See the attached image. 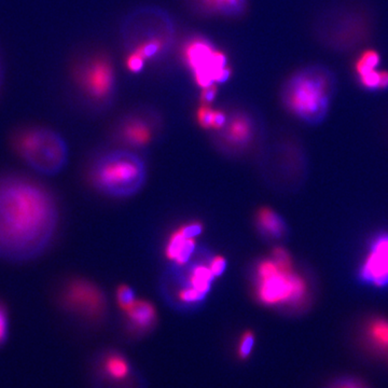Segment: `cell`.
I'll return each mask as SVG.
<instances>
[{"label": "cell", "instance_id": "obj_4", "mask_svg": "<svg viewBox=\"0 0 388 388\" xmlns=\"http://www.w3.org/2000/svg\"><path fill=\"white\" fill-rule=\"evenodd\" d=\"M120 39L128 55L147 61L164 59L176 42L172 15L157 6H143L128 12L120 25Z\"/></svg>", "mask_w": 388, "mask_h": 388}, {"label": "cell", "instance_id": "obj_27", "mask_svg": "<svg viewBox=\"0 0 388 388\" xmlns=\"http://www.w3.org/2000/svg\"><path fill=\"white\" fill-rule=\"evenodd\" d=\"M271 258L275 261L276 264L280 268L284 269V270H293L295 269L293 257L288 253L287 249H284V247L278 246V247L273 249Z\"/></svg>", "mask_w": 388, "mask_h": 388}, {"label": "cell", "instance_id": "obj_10", "mask_svg": "<svg viewBox=\"0 0 388 388\" xmlns=\"http://www.w3.org/2000/svg\"><path fill=\"white\" fill-rule=\"evenodd\" d=\"M72 77L79 97L92 110H106L113 105L117 78L108 57L99 53L82 57L72 67Z\"/></svg>", "mask_w": 388, "mask_h": 388}, {"label": "cell", "instance_id": "obj_6", "mask_svg": "<svg viewBox=\"0 0 388 388\" xmlns=\"http://www.w3.org/2000/svg\"><path fill=\"white\" fill-rule=\"evenodd\" d=\"M253 295L260 304L285 313L305 311L311 301L310 284L293 270H284L272 258L260 259L251 271Z\"/></svg>", "mask_w": 388, "mask_h": 388}, {"label": "cell", "instance_id": "obj_7", "mask_svg": "<svg viewBox=\"0 0 388 388\" xmlns=\"http://www.w3.org/2000/svg\"><path fill=\"white\" fill-rule=\"evenodd\" d=\"M88 177L94 189L105 197L128 199L145 186L147 166L138 153L115 148L95 157Z\"/></svg>", "mask_w": 388, "mask_h": 388}, {"label": "cell", "instance_id": "obj_26", "mask_svg": "<svg viewBox=\"0 0 388 388\" xmlns=\"http://www.w3.org/2000/svg\"><path fill=\"white\" fill-rule=\"evenodd\" d=\"M217 109L211 108L209 105H202L197 111V121L200 126L205 130H213L215 126Z\"/></svg>", "mask_w": 388, "mask_h": 388}, {"label": "cell", "instance_id": "obj_20", "mask_svg": "<svg viewBox=\"0 0 388 388\" xmlns=\"http://www.w3.org/2000/svg\"><path fill=\"white\" fill-rule=\"evenodd\" d=\"M359 89L367 93H384L388 91V69L378 68L364 76L354 79Z\"/></svg>", "mask_w": 388, "mask_h": 388}, {"label": "cell", "instance_id": "obj_5", "mask_svg": "<svg viewBox=\"0 0 388 388\" xmlns=\"http://www.w3.org/2000/svg\"><path fill=\"white\" fill-rule=\"evenodd\" d=\"M213 255V251L199 245L187 263L167 266L161 276L160 291L171 309L192 312L205 304L217 280L211 269Z\"/></svg>", "mask_w": 388, "mask_h": 388}, {"label": "cell", "instance_id": "obj_2", "mask_svg": "<svg viewBox=\"0 0 388 388\" xmlns=\"http://www.w3.org/2000/svg\"><path fill=\"white\" fill-rule=\"evenodd\" d=\"M378 14L368 0H333L316 13L312 36L334 55H354L376 37Z\"/></svg>", "mask_w": 388, "mask_h": 388}, {"label": "cell", "instance_id": "obj_23", "mask_svg": "<svg viewBox=\"0 0 388 388\" xmlns=\"http://www.w3.org/2000/svg\"><path fill=\"white\" fill-rule=\"evenodd\" d=\"M117 303L121 310L126 311L136 302V293L133 288L128 285H120L116 291Z\"/></svg>", "mask_w": 388, "mask_h": 388}, {"label": "cell", "instance_id": "obj_14", "mask_svg": "<svg viewBox=\"0 0 388 388\" xmlns=\"http://www.w3.org/2000/svg\"><path fill=\"white\" fill-rule=\"evenodd\" d=\"M358 278L364 285L387 287L388 233H380L372 237L366 258L359 268Z\"/></svg>", "mask_w": 388, "mask_h": 388}, {"label": "cell", "instance_id": "obj_12", "mask_svg": "<svg viewBox=\"0 0 388 388\" xmlns=\"http://www.w3.org/2000/svg\"><path fill=\"white\" fill-rule=\"evenodd\" d=\"M61 310L84 322L103 320L107 313V297L97 284L84 278L65 280L57 293Z\"/></svg>", "mask_w": 388, "mask_h": 388}, {"label": "cell", "instance_id": "obj_22", "mask_svg": "<svg viewBox=\"0 0 388 388\" xmlns=\"http://www.w3.org/2000/svg\"><path fill=\"white\" fill-rule=\"evenodd\" d=\"M104 370L111 380L121 381L130 374V365L122 355L113 353L106 356L104 361Z\"/></svg>", "mask_w": 388, "mask_h": 388}, {"label": "cell", "instance_id": "obj_16", "mask_svg": "<svg viewBox=\"0 0 388 388\" xmlns=\"http://www.w3.org/2000/svg\"><path fill=\"white\" fill-rule=\"evenodd\" d=\"M123 312L126 315V326L133 333H147L157 324V310L147 300H136L130 309Z\"/></svg>", "mask_w": 388, "mask_h": 388}, {"label": "cell", "instance_id": "obj_24", "mask_svg": "<svg viewBox=\"0 0 388 388\" xmlns=\"http://www.w3.org/2000/svg\"><path fill=\"white\" fill-rule=\"evenodd\" d=\"M255 336L251 330L243 332L237 343V355L241 359H247L255 347Z\"/></svg>", "mask_w": 388, "mask_h": 388}, {"label": "cell", "instance_id": "obj_28", "mask_svg": "<svg viewBox=\"0 0 388 388\" xmlns=\"http://www.w3.org/2000/svg\"><path fill=\"white\" fill-rule=\"evenodd\" d=\"M10 331V317L7 307L3 302H0V347H3L9 338Z\"/></svg>", "mask_w": 388, "mask_h": 388}, {"label": "cell", "instance_id": "obj_29", "mask_svg": "<svg viewBox=\"0 0 388 388\" xmlns=\"http://www.w3.org/2000/svg\"><path fill=\"white\" fill-rule=\"evenodd\" d=\"M180 231L184 234L188 239L197 240L204 230V226L201 222L193 220V222H187V224H182L180 226Z\"/></svg>", "mask_w": 388, "mask_h": 388}, {"label": "cell", "instance_id": "obj_3", "mask_svg": "<svg viewBox=\"0 0 388 388\" xmlns=\"http://www.w3.org/2000/svg\"><path fill=\"white\" fill-rule=\"evenodd\" d=\"M338 93V78L326 65L310 64L290 75L280 89L286 110L307 126H320Z\"/></svg>", "mask_w": 388, "mask_h": 388}, {"label": "cell", "instance_id": "obj_8", "mask_svg": "<svg viewBox=\"0 0 388 388\" xmlns=\"http://www.w3.org/2000/svg\"><path fill=\"white\" fill-rule=\"evenodd\" d=\"M10 147L30 170L43 176H55L68 164L66 140L53 128L28 126L11 134Z\"/></svg>", "mask_w": 388, "mask_h": 388}, {"label": "cell", "instance_id": "obj_17", "mask_svg": "<svg viewBox=\"0 0 388 388\" xmlns=\"http://www.w3.org/2000/svg\"><path fill=\"white\" fill-rule=\"evenodd\" d=\"M197 246V240L188 239L177 228L167 239L164 247L165 257L171 262L184 264L191 260Z\"/></svg>", "mask_w": 388, "mask_h": 388}, {"label": "cell", "instance_id": "obj_9", "mask_svg": "<svg viewBox=\"0 0 388 388\" xmlns=\"http://www.w3.org/2000/svg\"><path fill=\"white\" fill-rule=\"evenodd\" d=\"M224 126L211 132V139L219 153L226 157H242L263 147L266 126L262 117L251 106L233 105L226 108Z\"/></svg>", "mask_w": 388, "mask_h": 388}, {"label": "cell", "instance_id": "obj_11", "mask_svg": "<svg viewBox=\"0 0 388 388\" xmlns=\"http://www.w3.org/2000/svg\"><path fill=\"white\" fill-rule=\"evenodd\" d=\"M164 120L157 109L139 106L124 113L113 126V138L120 148L138 153L155 143L162 133Z\"/></svg>", "mask_w": 388, "mask_h": 388}, {"label": "cell", "instance_id": "obj_13", "mask_svg": "<svg viewBox=\"0 0 388 388\" xmlns=\"http://www.w3.org/2000/svg\"><path fill=\"white\" fill-rule=\"evenodd\" d=\"M184 61L202 89L224 84L231 76V68L224 52L219 51L206 38H192L184 48Z\"/></svg>", "mask_w": 388, "mask_h": 388}, {"label": "cell", "instance_id": "obj_15", "mask_svg": "<svg viewBox=\"0 0 388 388\" xmlns=\"http://www.w3.org/2000/svg\"><path fill=\"white\" fill-rule=\"evenodd\" d=\"M255 226L261 237L266 241H282L287 237L289 230L285 219L271 207L263 206L255 215Z\"/></svg>", "mask_w": 388, "mask_h": 388}, {"label": "cell", "instance_id": "obj_30", "mask_svg": "<svg viewBox=\"0 0 388 388\" xmlns=\"http://www.w3.org/2000/svg\"><path fill=\"white\" fill-rule=\"evenodd\" d=\"M211 269L216 278H222L228 269V260L224 255H216L211 257Z\"/></svg>", "mask_w": 388, "mask_h": 388}, {"label": "cell", "instance_id": "obj_19", "mask_svg": "<svg viewBox=\"0 0 388 388\" xmlns=\"http://www.w3.org/2000/svg\"><path fill=\"white\" fill-rule=\"evenodd\" d=\"M367 341L378 351H388V320L384 317H372L365 327Z\"/></svg>", "mask_w": 388, "mask_h": 388}, {"label": "cell", "instance_id": "obj_25", "mask_svg": "<svg viewBox=\"0 0 388 388\" xmlns=\"http://www.w3.org/2000/svg\"><path fill=\"white\" fill-rule=\"evenodd\" d=\"M324 388H369L360 378L355 376H344L334 378L331 382L324 386Z\"/></svg>", "mask_w": 388, "mask_h": 388}, {"label": "cell", "instance_id": "obj_21", "mask_svg": "<svg viewBox=\"0 0 388 388\" xmlns=\"http://www.w3.org/2000/svg\"><path fill=\"white\" fill-rule=\"evenodd\" d=\"M207 8L217 14L226 17H241L247 8V0H209Z\"/></svg>", "mask_w": 388, "mask_h": 388}, {"label": "cell", "instance_id": "obj_31", "mask_svg": "<svg viewBox=\"0 0 388 388\" xmlns=\"http://www.w3.org/2000/svg\"><path fill=\"white\" fill-rule=\"evenodd\" d=\"M202 90H203L201 95L202 105H211V104L214 103L215 99H216L218 86H211V88Z\"/></svg>", "mask_w": 388, "mask_h": 388}, {"label": "cell", "instance_id": "obj_32", "mask_svg": "<svg viewBox=\"0 0 388 388\" xmlns=\"http://www.w3.org/2000/svg\"><path fill=\"white\" fill-rule=\"evenodd\" d=\"M146 61L136 55H128V67L130 72H139L145 67Z\"/></svg>", "mask_w": 388, "mask_h": 388}, {"label": "cell", "instance_id": "obj_18", "mask_svg": "<svg viewBox=\"0 0 388 388\" xmlns=\"http://www.w3.org/2000/svg\"><path fill=\"white\" fill-rule=\"evenodd\" d=\"M355 55L354 61L351 63L353 79L364 76L382 67V55L378 50L366 47Z\"/></svg>", "mask_w": 388, "mask_h": 388}, {"label": "cell", "instance_id": "obj_33", "mask_svg": "<svg viewBox=\"0 0 388 388\" xmlns=\"http://www.w3.org/2000/svg\"><path fill=\"white\" fill-rule=\"evenodd\" d=\"M203 1H204L205 3H206L207 1H209V0H203Z\"/></svg>", "mask_w": 388, "mask_h": 388}, {"label": "cell", "instance_id": "obj_1", "mask_svg": "<svg viewBox=\"0 0 388 388\" xmlns=\"http://www.w3.org/2000/svg\"><path fill=\"white\" fill-rule=\"evenodd\" d=\"M57 197L22 175L0 176V260L25 263L41 257L59 230Z\"/></svg>", "mask_w": 388, "mask_h": 388}]
</instances>
